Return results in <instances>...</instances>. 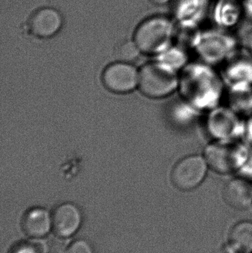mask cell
I'll return each instance as SVG.
<instances>
[{
    "mask_svg": "<svg viewBox=\"0 0 252 253\" xmlns=\"http://www.w3.org/2000/svg\"><path fill=\"white\" fill-rule=\"evenodd\" d=\"M204 158L209 168L217 173H231L241 168L245 161V150L237 143L220 141L207 147Z\"/></svg>",
    "mask_w": 252,
    "mask_h": 253,
    "instance_id": "3",
    "label": "cell"
},
{
    "mask_svg": "<svg viewBox=\"0 0 252 253\" xmlns=\"http://www.w3.org/2000/svg\"><path fill=\"white\" fill-rule=\"evenodd\" d=\"M247 44L248 48L252 53V31L249 33L247 37Z\"/></svg>",
    "mask_w": 252,
    "mask_h": 253,
    "instance_id": "14",
    "label": "cell"
},
{
    "mask_svg": "<svg viewBox=\"0 0 252 253\" xmlns=\"http://www.w3.org/2000/svg\"><path fill=\"white\" fill-rule=\"evenodd\" d=\"M229 245L238 253H252V222L242 221L234 226L229 234Z\"/></svg>",
    "mask_w": 252,
    "mask_h": 253,
    "instance_id": "10",
    "label": "cell"
},
{
    "mask_svg": "<svg viewBox=\"0 0 252 253\" xmlns=\"http://www.w3.org/2000/svg\"><path fill=\"white\" fill-rule=\"evenodd\" d=\"M63 25L61 13L52 7H43L36 10L29 22L30 30L36 37L47 39L54 37Z\"/></svg>",
    "mask_w": 252,
    "mask_h": 253,
    "instance_id": "6",
    "label": "cell"
},
{
    "mask_svg": "<svg viewBox=\"0 0 252 253\" xmlns=\"http://www.w3.org/2000/svg\"><path fill=\"white\" fill-rule=\"evenodd\" d=\"M65 253H93V249L88 242L78 240L71 244Z\"/></svg>",
    "mask_w": 252,
    "mask_h": 253,
    "instance_id": "12",
    "label": "cell"
},
{
    "mask_svg": "<svg viewBox=\"0 0 252 253\" xmlns=\"http://www.w3.org/2000/svg\"><path fill=\"white\" fill-rule=\"evenodd\" d=\"M178 84L177 74L166 62H149L139 72V88L144 95L151 99L170 96L177 88Z\"/></svg>",
    "mask_w": 252,
    "mask_h": 253,
    "instance_id": "2",
    "label": "cell"
},
{
    "mask_svg": "<svg viewBox=\"0 0 252 253\" xmlns=\"http://www.w3.org/2000/svg\"><path fill=\"white\" fill-rule=\"evenodd\" d=\"M223 196L225 202L232 208L247 209L252 205V184L245 178H233L225 186Z\"/></svg>",
    "mask_w": 252,
    "mask_h": 253,
    "instance_id": "8",
    "label": "cell"
},
{
    "mask_svg": "<svg viewBox=\"0 0 252 253\" xmlns=\"http://www.w3.org/2000/svg\"><path fill=\"white\" fill-rule=\"evenodd\" d=\"M102 80L109 91L124 94L133 91L139 85V73L131 64L118 61L105 68Z\"/></svg>",
    "mask_w": 252,
    "mask_h": 253,
    "instance_id": "5",
    "label": "cell"
},
{
    "mask_svg": "<svg viewBox=\"0 0 252 253\" xmlns=\"http://www.w3.org/2000/svg\"><path fill=\"white\" fill-rule=\"evenodd\" d=\"M208 168L204 156L199 155L186 156L173 166L171 171L172 183L181 191L194 190L205 179Z\"/></svg>",
    "mask_w": 252,
    "mask_h": 253,
    "instance_id": "4",
    "label": "cell"
},
{
    "mask_svg": "<svg viewBox=\"0 0 252 253\" xmlns=\"http://www.w3.org/2000/svg\"><path fill=\"white\" fill-rule=\"evenodd\" d=\"M149 1H152L153 4H157V5H164V4L170 2V0H149Z\"/></svg>",
    "mask_w": 252,
    "mask_h": 253,
    "instance_id": "15",
    "label": "cell"
},
{
    "mask_svg": "<svg viewBox=\"0 0 252 253\" xmlns=\"http://www.w3.org/2000/svg\"><path fill=\"white\" fill-rule=\"evenodd\" d=\"M52 218L45 210L34 208L24 215L22 229L25 234L34 239L44 237L50 231Z\"/></svg>",
    "mask_w": 252,
    "mask_h": 253,
    "instance_id": "9",
    "label": "cell"
},
{
    "mask_svg": "<svg viewBox=\"0 0 252 253\" xmlns=\"http://www.w3.org/2000/svg\"><path fill=\"white\" fill-rule=\"evenodd\" d=\"M174 34L173 22L166 16L149 18L135 33L134 42L145 54H159L170 46Z\"/></svg>",
    "mask_w": 252,
    "mask_h": 253,
    "instance_id": "1",
    "label": "cell"
},
{
    "mask_svg": "<svg viewBox=\"0 0 252 253\" xmlns=\"http://www.w3.org/2000/svg\"><path fill=\"white\" fill-rule=\"evenodd\" d=\"M81 224V214L73 204L65 203L55 209L52 227L59 237L68 238L76 233Z\"/></svg>",
    "mask_w": 252,
    "mask_h": 253,
    "instance_id": "7",
    "label": "cell"
},
{
    "mask_svg": "<svg viewBox=\"0 0 252 253\" xmlns=\"http://www.w3.org/2000/svg\"><path fill=\"white\" fill-rule=\"evenodd\" d=\"M141 50L134 41L124 40L115 46L114 55L119 62H130L136 60L140 55Z\"/></svg>",
    "mask_w": 252,
    "mask_h": 253,
    "instance_id": "11",
    "label": "cell"
},
{
    "mask_svg": "<svg viewBox=\"0 0 252 253\" xmlns=\"http://www.w3.org/2000/svg\"><path fill=\"white\" fill-rule=\"evenodd\" d=\"M13 253H38V251L33 245L30 244H24L17 247Z\"/></svg>",
    "mask_w": 252,
    "mask_h": 253,
    "instance_id": "13",
    "label": "cell"
}]
</instances>
